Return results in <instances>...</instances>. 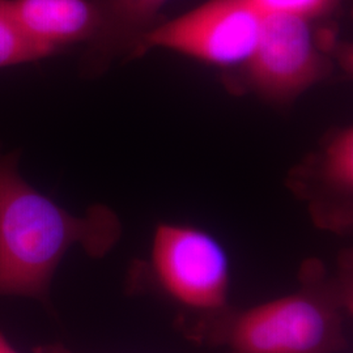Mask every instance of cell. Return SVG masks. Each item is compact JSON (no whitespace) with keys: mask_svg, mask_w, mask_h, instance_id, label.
Here are the masks:
<instances>
[{"mask_svg":"<svg viewBox=\"0 0 353 353\" xmlns=\"http://www.w3.org/2000/svg\"><path fill=\"white\" fill-rule=\"evenodd\" d=\"M13 19L38 61L89 46L103 24L101 0H7Z\"/></svg>","mask_w":353,"mask_h":353,"instance_id":"8992f818","label":"cell"},{"mask_svg":"<svg viewBox=\"0 0 353 353\" xmlns=\"http://www.w3.org/2000/svg\"><path fill=\"white\" fill-rule=\"evenodd\" d=\"M37 61L13 19L8 1L0 0V70Z\"/></svg>","mask_w":353,"mask_h":353,"instance_id":"9c48e42d","label":"cell"},{"mask_svg":"<svg viewBox=\"0 0 353 353\" xmlns=\"http://www.w3.org/2000/svg\"><path fill=\"white\" fill-rule=\"evenodd\" d=\"M341 0H252V4L267 14L293 16L313 21L331 12Z\"/></svg>","mask_w":353,"mask_h":353,"instance_id":"30bf717a","label":"cell"},{"mask_svg":"<svg viewBox=\"0 0 353 353\" xmlns=\"http://www.w3.org/2000/svg\"><path fill=\"white\" fill-rule=\"evenodd\" d=\"M169 0H101L103 24L99 37L85 48L80 62L84 77L103 74L114 61L137 57L143 37L157 26Z\"/></svg>","mask_w":353,"mask_h":353,"instance_id":"52a82bcc","label":"cell"},{"mask_svg":"<svg viewBox=\"0 0 353 353\" xmlns=\"http://www.w3.org/2000/svg\"><path fill=\"white\" fill-rule=\"evenodd\" d=\"M347 296L306 285L250 309L216 313L205 330L214 343L237 353H334L344 344Z\"/></svg>","mask_w":353,"mask_h":353,"instance_id":"7a4b0ae2","label":"cell"},{"mask_svg":"<svg viewBox=\"0 0 353 353\" xmlns=\"http://www.w3.org/2000/svg\"><path fill=\"white\" fill-rule=\"evenodd\" d=\"M34 353H71L59 344H50V345H41L34 350Z\"/></svg>","mask_w":353,"mask_h":353,"instance_id":"8fae6325","label":"cell"},{"mask_svg":"<svg viewBox=\"0 0 353 353\" xmlns=\"http://www.w3.org/2000/svg\"><path fill=\"white\" fill-rule=\"evenodd\" d=\"M321 181L332 195L344 201L353 192V131L351 127L338 131L331 139L321 159Z\"/></svg>","mask_w":353,"mask_h":353,"instance_id":"ba28073f","label":"cell"},{"mask_svg":"<svg viewBox=\"0 0 353 353\" xmlns=\"http://www.w3.org/2000/svg\"><path fill=\"white\" fill-rule=\"evenodd\" d=\"M246 67L256 90L275 101L296 97L331 70L312 21L283 14L265 16L259 42Z\"/></svg>","mask_w":353,"mask_h":353,"instance_id":"5b68a950","label":"cell"},{"mask_svg":"<svg viewBox=\"0 0 353 353\" xmlns=\"http://www.w3.org/2000/svg\"><path fill=\"white\" fill-rule=\"evenodd\" d=\"M263 19L252 0H208L159 23L141 39L137 57L159 48L219 67L248 64L259 42Z\"/></svg>","mask_w":353,"mask_h":353,"instance_id":"3957f363","label":"cell"},{"mask_svg":"<svg viewBox=\"0 0 353 353\" xmlns=\"http://www.w3.org/2000/svg\"><path fill=\"white\" fill-rule=\"evenodd\" d=\"M0 353H19L1 332H0Z\"/></svg>","mask_w":353,"mask_h":353,"instance_id":"7c38bea8","label":"cell"},{"mask_svg":"<svg viewBox=\"0 0 353 353\" xmlns=\"http://www.w3.org/2000/svg\"><path fill=\"white\" fill-rule=\"evenodd\" d=\"M21 151L0 143V296L46 301L64 255L80 246L102 258L119 240L122 225L106 205L74 214L34 189L19 170Z\"/></svg>","mask_w":353,"mask_h":353,"instance_id":"6da1fadb","label":"cell"},{"mask_svg":"<svg viewBox=\"0 0 353 353\" xmlns=\"http://www.w3.org/2000/svg\"><path fill=\"white\" fill-rule=\"evenodd\" d=\"M151 268L160 288L176 303L208 314L225 310L229 259L210 233L190 225L159 224L152 240Z\"/></svg>","mask_w":353,"mask_h":353,"instance_id":"277c9868","label":"cell"}]
</instances>
